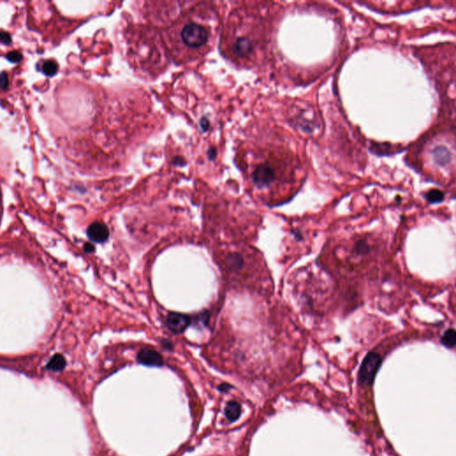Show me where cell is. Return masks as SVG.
<instances>
[{"mask_svg": "<svg viewBox=\"0 0 456 456\" xmlns=\"http://www.w3.org/2000/svg\"><path fill=\"white\" fill-rule=\"evenodd\" d=\"M8 86V77L6 75L5 72H1L0 73V89L5 90V89H7Z\"/></svg>", "mask_w": 456, "mask_h": 456, "instance_id": "cell-16", "label": "cell"}, {"mask_svg": "<svg viewBox=\"0 0 456 456\" xmlns=\"http://www.w3.org/2000/svg\"><path fill=\"white\" fill-rule=\"evenodd\" d=\"M166 324L174 334H182L190 326L191 317L180 313H170L166 318Z\"/></svg>", "mask_w": 456, "mask_h": 456, "instance_id": "cell-4", "label": "cell"}, {"mask_svg": "<svg viewBox=\"0 0 456 456\" xmlns=\"http://www.w3.org/2000/svg\"><path fill=\"white\" fill-rule=\"evenodd\" d=\"M88 236L91 241L97 243H102L109 238V229L106 225L100 222H95L88 228Z\"/></svg>", "mask_w": 456, "mask_h": 456, "instance_id": "cell-6", "label": "cell"}, {"mask_svg": "<svg viewBox=\"0 0 456 456\" xmlns=\"http://www.w3.org/2000/svg\"><path fill=\"white\" fill-rule=\"evenodd\" d=\"M219 389H220V390H221V391H227L228 389H231V386L228 384H222L220 385Z\"/></svg>", "mask_w": 456, "mask_h": 456, "instance_id": "cell-20", "label": "cell"}, {"mask_svg": "<svg viewBox=\"0 0 456 456\" xmlns=\"http://www.w3.org/2000/svg\"><path fill=\"white\" fill-rule=\"evenodd\" d=\"M6 59L8 60L10 63H13V64H18L20 63L21 61V54L20 52L18 51H12V52H9L7 55H5Z\"/></svg>", "mask_w": 456, "mask_h": 456, "instance_id": "cell-15", "label": "cell"}, {"mask_svg": "<svg viewBox=\"0 0 456 456\" xmlns=\"http://www.w3.org/2000/svg\"><path fill=\"white\" fill-rule=\"evenodd\" d=\"M161 343L162 346L166 349H168V350H172L173 349V344L168 340H161Z\"/></svg>", "mask_w": 456, "mask_h": 456, "instance_id": "cell-18", "label": "cell"}, {"mask_svg": "<svg viewBox=\"0 0 456 456\" xmlns=\"http://www.w3.org/2000/svg\"><path fill=\"white\" fill-rule=\"evenodd\" d=\"M243 264V259L238 253L230 254L228 257V265L232 270H238Z\"/></svg>", "mask_w": 456, "mask_h": 456, "instance_id": "cell-11", "label": "cell"}, {"mask_svg": "<svg viewBox=\"0 0 456 456\" xmlns=\"http://www.w3.org/2000/svg\"><path fill=\"white\" fill-rule=\"evenodd\" d=\"M84 250L86 252H88V253H92V252L95 251V247H94L93 245L91 244V243L88 242V243L85 244Z\"/></svg>", "mask_w": 456, "mask_h": 456, "instance_id": "cell-19", "label": "cell"}, {"mask_svg": "<svg viewBox=\"0 0 456 456\" xmlns=\"http://www.w3.org/2000/svg\"><path fill=\"white\" fill-rule=\"evenodd\" d=\"M136 359L141 364L151 367H161L164 363L162 355L156 350L149 347H144L140 351Z\"/></svg>", "mask_w": 456, "mask_h": 456, "instance_id": "cell-5", "label": "cell"}, {"mask_svg": "<svg viewBox=\"0 0 456 456\" xmlns=\"http://www.w3.org/2000/svg\"><path fill=\"white\" fill-rule=\"evenodd\" d=\"M65 366H66V360H65V358L63 355H60V354H56L49 360V362L47 363L46 368H47V370H50L53 372H61V371L64 370Z\"/></svg>", "mask_w": 456, "mask_h": 456, "instance_id": "cell-9", "label": "cell"}, {"mask_svg": "<svg viewBox=\"0 0 456 456\" xmlns=\"http://www.w3.org/2000/svg\"><path fill=\"white\" fill-rule=\"evenodd\" d=\"M425 197H426L427 201L430 203H440L443 202L444 194L443 192L435 189V190H431L429 193H427Z\"/></svg>", "mask_w": 456, "mask_h": 456, "instance_id": "cell-13", "label": "cell"}, {"mask_svg": "<svg viewBox=\"0 0 456 456\" xmlns=\"http://www.w3.org/2000/svg\"><path fill=\"white\" fill-rule=\"evenodd\" d=\"M58 71V65L53 60H47L42 64V72L47 77L55 76Z\"/></svg>", "mask_w": 456, "mask_h": 456, "instance_id": "cell-12", "label": "cell"}, {"mask_svg": "<svg viewBox=\"0 0 456 456\" xmlns=\"http://www.w3.org/2000/svg\"><path fill=\"white\" fill-rule=\"evenodd\" d=\"M172 29L177 47L191 54L205 50L211 42V27L198 18L185 17Z\"/></svg>", "mask_w": 456, "mask_h": 456, "instance_id": "cell-1", "label": "cell"}, {"mask_svg": "<svg viewBox=\"0 0 456 456\" xmlns=\"http://www.w3.org/2000/svg\"><path fill=\"white\" fill-rule=\"evenodd\" d=\"M241 405L236 401L229 402L225 409L226 417L230 422H235L236 420H238L241 416Z\"/></svg>", "mask_w": 456, "mask_h": 456, "instance_id": "cell-8", "label": "cell"}, {"mask_svg": "<svg viewBox=\"0 0 456 456\" xmlns=\"http://www.w3.org/2000/svg\"><path fill=\"white\" fill-rule=\"evenodd\" d=\"M293 233H294V235H295L296 238H297L298 240H300V239H302V235H301V232H299V231H297V232H293Z\"/></svg>", "mask_w": 456, "mask_h": 456, "instance_id": "cell-21", "label": "cell"}, {"mask_svg": "<svg viewBox=\"0 0 456 456\" xmlns=\"http://www.w3.org/2000/svg\"><path fill=\"white\" fill-rule=\"evenodd\" d=\"M381 362L382 359L378 353H368L359 369L358 381L360 385L368 387L373 383L376 374L381 365Z\"/></svg>", "mask_w": 456, "mask_h": 456, "instance_id": "cell-2", "label": "cell"}, {"mask_svg": "<svg viewBox=\"0 0 456 456\" xmlns=\"http://www.w3.org/2000/svg\"><path fill=\"white\" fill-rule=\"evenodd\" d=\"M11 42H12L11 35L5 31H0V43H3L4 45H9Z\"/></svg>", "mask_w": 456, "mask_h": 456, "instance_id": "cell-17", "label": "cell"}, {"mask_svg": "<svg viewBox=\"0 0 456 456\" xmlns=\"http://www.w3.org/2000/svg\"><path fill=\"white\" fill-rule=\"evenodd\" d=\"M456 331L454 329L447 330L441 339V344L448 348H454L456 346Z\"/></svg>", "mask_w": 456, "mask_h": 456, "instance_id": "cell-10", "label": "cell"}, {"mask_svg": "<svg viewBox=\"0 0 456 456\" xmlns=\"http://www.w3.org/2000/svg\"><path fill=\"white\" fill-rule=\"evenodd\" d=\"M355 252L358 254V255H364V254H367L370 250V248H369V245L367 244V242L365 241H359L355 247Z\"/></svg>", "mask_w": 456, "mask_h": 456, "instance_id": "cell-14", "label": "cell"}, {"mask_svg": "<svg viewBox=\"0 0 456 456\" xmlns=\"http://www.w3.org/2000/svg\"><path fill=\"white\" fill-rule=\"evenodd\" d=\"M432 156L436 164L440 167H446L450 163L451 161V153L448 148L443 145H439L434 148L432 151Z\"/></svg>", "mask_w": 456, "mask_h": 456, "instance_id": "cell-7", "label": "cell"}, {"mask_svg": "<svg viewBox=\"0 0 456 456\" xmlns=\"http://www.w3.org/2000/svg\"><path fill=\"white\" fill-rule=\"evenodd\" d=\"M251 178L253 183L258 188H265L270 186L276 178L275 170L268 163H261L255 167Z\"/></svg>", "mask_w": 456, "mask_h": 456, "instance_id": "cell-3", "label": "cell"}]
</instances>
